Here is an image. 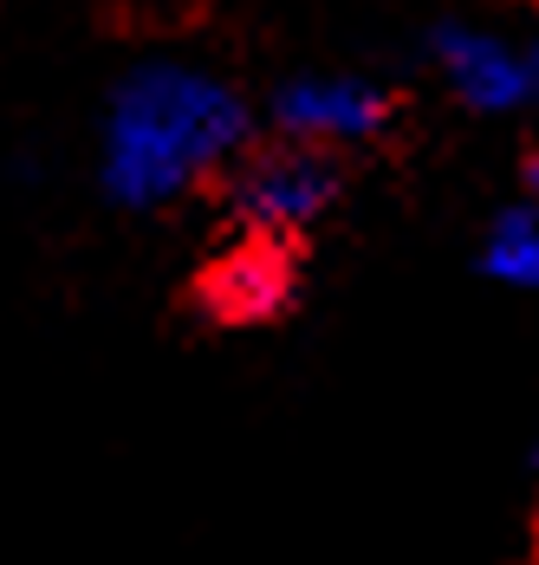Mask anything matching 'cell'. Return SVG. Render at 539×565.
Here are the masks:
<instances>
[{
    "label": "cell",
    "mask_w": 539,
    "mask_h": 565,
    "mask_svg": "<svg viewBox=\"0 0 539 565\" xmlns=\"http://www.w3.org/2000/svg\"><path fill=\"white\" fill-rule=\"evenodd\" d=\"M267 124L279 143H306L325 157L364 150L390 137L397 124V92L371 72H293L267 98Z\"/></svg>",
    "instance_id": "cell-3"
},
{
    "label": "cell",
    "mask_w": 539,
    "mask_h": 565,
    "mask_svg": "<svg viewBox=\"0 0 539 565\" xmlns=\"http://www.w3.org/2000/svg\"><path fill=\"white\" fill-rule=\"evenodd\" d=\"M254 150V111L234 78L195 58H144L98 111V189L130 215H157L209 189Z\"/></svg>",
    "instance_id": "cell-1"
},
{
    "label": "cell",
    "mask_w": 539,
    "mask_h": 565,
    "mask_svg": "<svg viewBox=\"0 0 539 565\" xmlns=\"http://www.w3.org/2000/svg\"><path fill=\"white\" fill-rule=\"evenodd\" d=\"M527 85H533V111H539V40H527Z\"/></svg>",
    "instance_id": "cell-8"
},
{
    "label": "cell",
    "mask_w": 539,
    "mask_h": 565,
    "mask_svg": "<svg viewBox=\"0 0 539 565\" xmlns=\"http://www.w3.org/2000/svg\"><path fill=\"white\" fill-rule=\"evenodd\" d=\"M221 195H228V215L241 234H267V241H293L313 234V227L338 209L345 195V157H325L306 143H261L247 150L234 170L221 175Z\"/></svg>",
    "instance_id": "cell-2"
},
{
    "label": "cell",
    "mask_w": 539,
    "mask_h": 565,
    "mask_svg": "<svg viewBox=\"0 0 539 565\" xmlns=\"http://www.w3.org/2000/svg\"><path fill=\"white\" fill-rule=\"evenodd\" d=\"M293 292H299V247L267 234H234L195 280V299L215 326H267L293 306Z\"/></svg>",
    "instance_id": "cell-5"
},
{
    "label": "cell",
    "mask_w": 539,
    "mask_h": 565,
    "mask_svg": "<svg viewBox=\"0 0 539 565\" xmlns=\"http://www.w3.org/2000/svg\"><path fill=\"white\" fill-rule=\"evenodd\" d=\"M475 267H482V280L507 286V292H539V209L533 202H514V209H500L482 227Z\"/></svg>",
    "instance_id": "cell-6"
},
{
    "label": "cell",
    "mask_w": 539,
    "mask_h": 565,
    "mask_svg": "<svg viewBox=\"0 0 539 565\" xmlns=\"http://www.w3.org/2000/svg\"><path fill=\"white\" fill-rule=\"evenodd\" d=\"M520 182H527V202L539 209V143H533V157L520 163Z\"/></svg>",
    "instance_id": "cell-7"
},
{
    "label": "cell",
    "mask_w": 539,
    "mask_h": 565,
    "mask_svg": "<svg viewBox=\"0 0 539 565\" xmlns=\"http://www.w3.org/2000/svg\"><path fill=\"white\" fill-rule=\"evenodd\" d=\"M430 72L442 78V92L475 117L533 111L527 46H514L507 33H494L482 20H435L430 26Z\"/></svg>",
    "instance_id": "cell-4"
}]
</instances>
